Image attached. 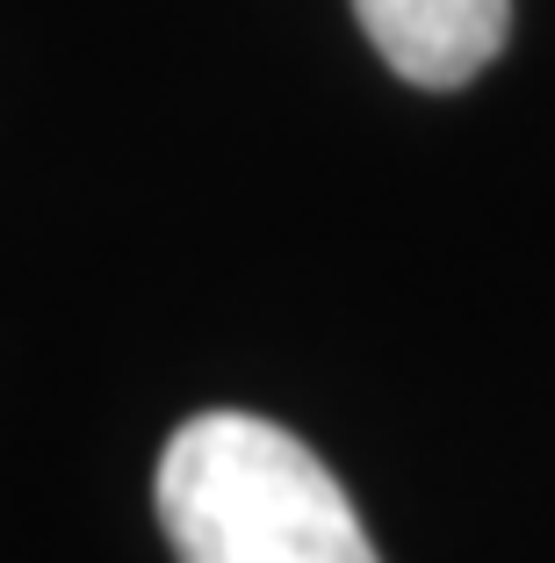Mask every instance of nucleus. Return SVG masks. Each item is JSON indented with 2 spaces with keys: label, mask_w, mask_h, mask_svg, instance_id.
<instances>
[{
  "label": "nucleus",
  "mask_w": 555,
  "mask_h": 563,
  "mask_svg": "<svg viewBox=\"0 0 555 563\" xmlns=\"http://www.w3.org/2000/svg\"><path fill=\"white\" fill-rule=\"evenodd\" d=\"M152 492L180 563H382L340 477L275 419H188Z\"/></svg>",
  "instance_id": "nucleus-1"
},
{
  "label": "nucleus",
  "mask_w": 555,
  "mask_h": 563,
  "mask_svg": "<svg viewBox=\"0 0 555 563\" xmlns=\"http://www.w3.org/2000/svg\"><path fill=\"white\" fill-rule=\"evenodd\" d=\"M354 15L397 80L447 95L506 51L512 0H354Z\"/></svg>",
  "instance_id": "nucleus-2"
}]
</instances>
